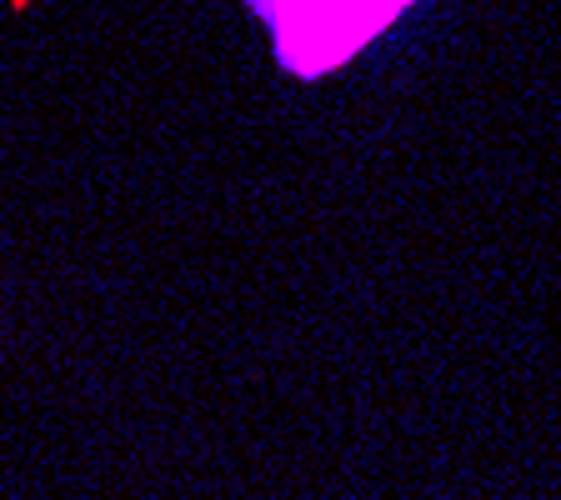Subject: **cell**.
<instances>
[{
	"mask_svg": "<svg viewBox=\"0 0 561 500\" xmlns=\"http://www.w3.org/2000/svg\"><path fill=\"white\" fill-rule=\"evenodd\" d=\"M276 31V56L296 75H321L351 60L411 0H251Z\"/></svg>",
	"mask_w": 561,
	"mask_h": 500,
	"instance_id": "6da1fadb",
	"label": "cell"
}]
</instances>
